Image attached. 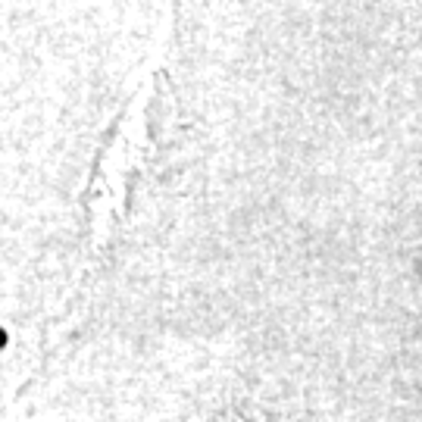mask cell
<instances>
[{
	"mask_svg": "<svg viewBox=\"0 0 422 422\" xmlns=\"http://www.w3.org/2000/svg\"><path fill=\"white\" fill-rule=\"evenodd\" d=\"M0 344H4V332H0Z\"/></svg>",
	"mask_w": 422,
	"mask_h": 422,
	"instance_id": "obj_1",
	"label": "cell"
}]
</instances>
